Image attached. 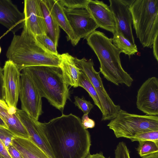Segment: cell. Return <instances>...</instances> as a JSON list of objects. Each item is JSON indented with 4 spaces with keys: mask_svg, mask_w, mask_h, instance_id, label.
Masks as SVG:
<instances>
[{
    "mask_svg": "<svg viewBox=\"0 0 158 158\" xmlns=\"http://www.w3.org/2000/svg\"><path fill=\"white\" fill-rule=\"evenodd\" d=\"M3 70L0 66V99L4 100V92L3 87Z\"/></svg>",
    "mask_w": 158,
    "mask_h": 158,
    "instance_id": "d6a6232c",
    "label": "cell"
},
{
    "mask_svg": "<svg viewBox=\"0 0 158 158\" xmlns=\"http://www.w3.org/2000/svg\"><path fill=\"white\" fill-rule=\"evenodd\" d=\"M136 149L141 157L158 152V143L151 141H139Z\"/></svg>",
    "mask_w": 158,
    "mask_h": 158,
    "instance_id": "cb8c5ba5",
    "label": "cell"
},
{
    "mask_svg": "<svg viewBox=\"0 0 158 158\" xmlns=\"http://www.w3.org/2000/svg\"><path fill=\"white\" fill-rule=\"evenodd\" d=\"M24 17L17 6L10 0H0V24L14 34L23 28Z\"/></svg>",
    "mask_w": 158,
    "mask_h": 158,
    "instance_id": "2e32d148",
    "label": "cell"
},
{
    "mask_svg": "<svg viewBox=\"0 0 158 158\" xmlns=\"http://www.w3.org/2000/svg\"><path fill=\"white\" fill-rule=\"evenodd\" d=\"M109 7L113 15L116 29L135 44L132 29V18L130 7L134 0H110Z\"/></svg>",
    "mask_w": 158,
    "mask_h": 158,
    "instance_id": "8fae6325",
    "label": "cell"
},
{
    "mask_svg": "<svg viewBox=\"0 0 158 158\" xmlns=\"http://www.w3.org/2000/svg\"><path fill=\"white\" fill-rule=\"evenodd\" d=\"M7 112L9 114L10 109L5 101L0 99V112Z\"/></svg>",
    "mask_w": 158,
    "mask_h": 158,
    "instance_id": "d590c367",
    "label": "cell"
},
{
    "mask_svg": "<svg viewBox=\"0 0 158 158\" xmlns=\"http://www.w3.org/2000/svg\"><path fill=\"white\" fill-rule=\"evenodd\" d=\"M12 145L24 158H50L29 139L16 137L13 140Z\"/></svg>",
    "mask_w": 158,
    "mask_h": 158,
    "instance_id": "d6986e66",
    "label": "cell"
},
{
    "mask_svg": "<svg viewBox=\"0 0 158 158\" xmlns=\"http://www.w3.org/2000/svg\"><path fill=\"white\" fill-rule=\"evenodd\" d=\"M16 114L26 128L29 139L41 148L50 158H55L50 145L40 125V122L26 112L17 108Z\"/></svg>",
    "mask_w": 158,
    "mask_h": 158,
    "instance_id": "4fadbf2b",
    "label": "cell"
},
{
    "mask_svg": "<svg viewBox=\"0 0 158 158\" xmlns=\"http://www.w3.org/2000/svg\"><path fill=\"white\" fill-rule=\"evenodd\" d=\"M85 158H110L105 157L103 154L102 152H100L99 153H96L95 154H90L88 155Z\"/></svg>",
    "mask_w": 158,
    "mask_h": 158,
    "instance_id": "8d00e7d4",
    "label": "cell"
},
{
    "mask_svg": "<svg viewBox=\"0 0 158 158\" xmlns=\"http://www.w3.org/2000/svg\"><path fill=\"white\" fill-rule=\"evenodd\" d=\"M130 139L132 142L151 141L158 143V131L141 133L131 137Z\"/></svg>",
    "mask_w": 158,
    "mask_h": 158,
    "instance_id": "484cf974",
    "label": "cell"
},
{
    "mask_svg": "<svg viewBox=\"0 0 158 158\" xmlns=\"http://www.w3.org/2000/svg\"><path fill=\"white\" fill-rule=\"evenodd\" d=\"M35 36L38 42L46 51L54 55H59L57 50V47L46 34H41Z\"/></svg>",
    "mask_w": 158,
    "mask_h": 158,
    "instance_id": "d4e9b609",
    "label": "cell"
},
{
    "mask_svg": "<svg viewBox=\"0 0 158 158\" xmlns=\"http://www.w3.org/2000/svg\"><path fill=\"white\" fill-rule=\"evenodd\" d=\"M60 55L51 54L37 40L35 35L24 26L20 35L14 34L6 56L20 72L30 66H50L59 67Z\"/></svg>",
    "mask_w": 158,
    "mask_h": 158,
    "instance_id": "7a4b0ae2",
    "label": "cell"
},
{
    "mask_svg": "<svg viewBox=\"0 0 158 158\" xmlns=\"http://www.w3.org/2000/svg\"><path fill=\"white\" fill-rule=\"evenodd\" d=\"M113 34L112 43L121 53H124L130 58L138 52L135 44H132L118 30L116 29Z\"/></svg>",
    "mask_w": 158,
    "mask_h": 158,
    "instance_id": "7402d4cb",
    "label": "cell"
},
{
    "mask_svg": "<svg viewBox=\"0 0 158 158\" xmlns=\"http://www.w3.org/2000/svg\"><path fill=\"white\" fill-rule=\"evenodd\" d=\"M107 126L117 138L130 139L141 133L158 131V116L131 114L121 109Z\"/></svg>",
    "mask_w": 158,
    "mask_h": 158,
    "instance_id": "8992f818",
    "label": "cell"
},
{
    "mask_svg": "<svg viewBox=\"0 0 158 158\" xmlns=\"http://www.w3.org/2000/svg\"><path fill=\"white\" fill-rule=\"evenodd\" d=\"M74 99V104L82 110L84 114H88L94 107V105L90 102L86 100L84 97L81 98L76 96Z\"/></svg>",
    "mask_w": 158,
    "mask_h": 158,
    "instance_id": "83f0119b",
    "label": "cell"
},
{
    "mask_svg": "<svg viewBox=\"0 0 158 158\" xmlns=\"http://www.w3.org/2000/svg\"><path fill=\"white\" fill-rule=\"evenodd\" d=\"M1 51H2V49H1V48L0 46V54L1 53Z\"/></svg>",
    "mask_w": 158,
    "mask_h": 158,
    "instance_id": "ab89813d",
    "label": "cell"
},
{
    "mask_svg": "<svg viewBox=\"0 0 158 158\" xmlns=\"http://www.w3.org/2000/svg\"><path fill=\"white\" fill-rule=\"evenodd\" d=\"M74 61L77 67L90 81L98 94L103 110L101 120H112L121 109L120 106L115 104L107 94L100 77V72L94 69L92 60L74 57Z\"/></svg>",
    "mask_w": 158,
    "mask_h": 158,
    "instance_id": "52a82bcc",
    "label": "cell"
},
{
    "mask_svg": "<svg viewBox=\"0 0 158 158\" xmlns=\"http://www.w3.org/2000/svg\"><path fill=\"white\" fill-rule=\"evenodd\" d=\"M88 114H84L81 120V124L83 127L85 129L93 128L95 127V121L89 118Z\"/></svg>",
    "mask_w": 158,
    "mask_h": 158,
    "instance_id": "4dcf8cb0",
    "label": "cell"
},
{
    "mask_svg": "<svg viewBox=\"0 0 158 158\" xmlns=\"http://www.w3.org/2000/svg\"><path fill=\"white\" fill-rule=\"evenodd\" d=\"M16 137L8 129L0 127V139L7 149L12 144L13 140Z\"/></svg>",
    "mask_w": 158,
    "mask_h": 158,
    "instance_id": "f1b7e54d",
    "label": "cell"
},
{
    "mask_svg": "<svg viewBox=\"0 0 158 158\" xmlns=\"http://www.w3.org/2000/svg\"><path fill=\"white\" fill-rule=\"evenodd\" d=\"M158 35H157L156 36L152 46L153 48V55L157 61H158Z\"/></svg>",
    "mask_w": 158,
    "mask_h": 158,
    "instance_id": "e575fe53",
    "label": "cell"
},
{
    "mask_svg": "<svg viewBox=\"0 0 158 158\" xmlns=\"http://www.w3.org/2000/svg\"><path fill=\"white\" fill-rule=\"evenodd\" d=\"M63 7L70 9H86L88 0H58Z\"/></svg>",
    "mask_w": 158,
    "mask_h": 158,
    "instance_id": "4316f807",
    "label": "cell"
},
{
    "mask_svg": "<svg viewBox=\"0 0 158 158\" xmlns=\"http://www.w3.org/2000/svg\"><path fill=\"white\" fill-rule=\"evenodd\" d=\"M99 27L113 33L116 29V23L109 6L103 1L88 0L86 8Z\"/></svg>",
    "mask_w": 158,
    "mask_h": 158,
    "instance_id": "9a60e30c",
    "label": "cell"
},
{
    "mask_svg": "<svg viewBox=\"0 0 158 158\" xmlns=\"http://www.w3.org/2000/svg\"><path fill=\"white\" fill-rule=\"evenodd\" d=\"M49 11L57 24L67 35V39L73 46L78 43L65 14L63 7L58 0H45Z\"/></svg>",
    "mask_w": 158,
    "mask_h": 158,
    "instance_id": "ac0fdd59",
    "label": "cell"
},
{
    "mask_svg": "<svg viewBox=\"0 0 158 158\" xmlns=\"http://www.w3.org/2000/svg\"><path fill=\"white\" fill-rule=\"evenodd\" d=\"M7 149L12 158H24L19 151L12 144L10 145Z\"/></svg>",
    "mask_w": 158,
    "mask_h": 158,
    "instance_id": "1f68e13d",
    "label": "cell"
},
{
    "mask_svg": "<svg viewBox=\"0 0 158 158\" xmlns=\"http://www.w3.org/2000/svg\"><path fill=\"white\" fill-rule=\"evenodd\" d=\"M0 158H12L3 142L0 139Z\"/></svg>",
    "mask_w": 158,
    "mask_h": 158,
    "instance_id": "836d02e7",
    "label": "cell"
},
{
    "mask_svg": "<svg viewBox=\"0 0 158 158\" xmlns=\"http://www.w3.org/2000/svg\"><path fill=\"white\" fill-rule=\"evenodd\" d=\"M4 100L10 109H16L19 97L20 72L11 61H6L3 66Z\"/></svg>",
    "mask_w": 158,
    "mask_h": 158,
    "instance_id": "7c38bea8",
    "label": "cell"
},
{
    "mask_svg": "<svg viewBox=\"0 0 158 158\" xmlns=\"http://www.w3.org/2000/svg\"><path fill=\"white\" fill-rule=\"evenodd\" d=\"M23 69L32 78L41 97L45 98L51 105L62 112L69 94L60 68L37 66Z\"/></svg>",
    "mask_w": 158,
    "mask_h": 158,
    "instance_id": "277c9868",
    "label": "cell"
},
{
    "mask_svg": "<svg viewBox=\"0 0 158 158\" xmlns=\"http://www.w3.org/2000/svg\"><path fill=\"white\" fill-rule=\"evenodd\" d=\"M141 158H158V152L141 157Z\"/></svg>",
    "mask_w": 158,
    "mask_h": 158,
    "instance_id": "74e56055",
    "label": "cell"
},
{
    "mask_svg": "<svg viewBox=\"0 0 158 158\" xmlns=\"http://www.w3.org/2000/svg\"><path fill=\"white\" fill-rule=\"evenodd\" d=\"M45 27L46 35L57 46L59 38V26L51 13L46 2L45 0H40Z\"/></svg>",
    "mask_w": 158,
    "mask_h": 158,
    "instance_id": "ffe728a7",
    "label": "cell"
},
{
    "mask_svg": "<svg viewBox=\"0 0 158 158\" xmlns=\"http://www.w3.org/2000/svg\"><path fill=\"white\" fill-rule=\"evenodd\" d=\"M79 86L83 88L87 91L95 105L98 108L102 114L103 110L98 94L90 81L82 72L79 77Z\"/></svg>",
    "mask_w": 158,
    "mask_h": 158,
    "instance_id": "603a6c76",
    "label": "cell"
},
{
    "mask_svg": "<svg viewBox=\"0 0 158 158\" xmlns=\"http://www.w3.org/2000/svg\"><path fill=\"white\" fill-rule=\"evenodd\" d=\"M114 158H131L130 152L126 143L119 142L114 150Z\"/></svg>",
    "mask_w": 158,
    "mask_h": 158,
    "instance_id": "f546056e",
    "label": "cell"
},
{
    "mask_svg": "<svg viewBox=\"0 0 158 158\" xmlns=\"http://www.w3.org/2000/svg\"><path fill=\"white\" fill-rule=\"evenodd\" d=\"M0 127L8 129V127L2 118L0 116Z\"/></svg>",
    "mask_w": 158,
    "mask_h": 158,
    "instance_id": "f35d334b",
    "label": "cell"
},
{
    "mask_svg": "<svg viewBox=\"0 0 158 158\" xmlns=\"http://www.w3.org/2000/svg\"><path fill=\"white\" fill-rule=\"evenodd\" d=\"M19 97L21 110L38 120L43 113L42 97L32 78L24 69L21 73Z\"/></svg>",
    "mask_w": 158,
    "mask_h": 158,
    "instance_id": "ba28073f",
    "label": "cell"
},
{
    "mask_svg": "<svg viewBox=\"0 0 158 158\" xmlns=\"http://www.w3.org/2000/svg\"><path fill=\"white\" fill-rule=\"evenodd\" d=\"M137 108L146 114L158 116V79L149 77L141 85L137 91Z\"/></svg>",
    "mask_w": 158,
    "mask_h": 158,
    "instance_id": "30bf717a",
    "label": "cell"
},
{
    "mask_svg": "<svg viewBox=\"0 0 158 158\" xmlns=\"http://www.w3.org/2000/svg\"><path fill=\"white\" fill-rule=\"evenodd\" d=\"M0 116L6 124L8 129L16 136L29 139L26 128L15 113L10 114L3 112H0Z\"/></svg>",
    "mask_w": 158,
    "mask_h": 158,
    "instance_id": "44dd1931",
    "label": "cell"
},
{
    "mask_svg": "<svg viewBox=\"0 0 158 158\" xmlns=\"http://www.w3.org/2000/svg\"><path fill=\"white\" fill-rule=\"evenodd\" d=\"M63 9L78 42L99 27L86 9Z\"/></svg>",
    "mask_w": 158,
    "mask_h": 158,
    "instance_id": "9c48e42d",
    "label": "cell"
},
{
    "mask_svg": "<svg viewBox=\"0 0 158 158\" xmlns=\"http://www.w3.org/2000/svg\"><path fill=\"white\" fill-rule=\"evenodd\" d=\"M24 26L35 35L46 34L44 18L40 0H25L23 12Z\"/></svg>",
    "mask_w": 158,
    "mask_h": 158,
    "instance_id": "5bb4252c",
    "label": "cell"
},
{
    "mask_svg": "<svg viewBox=\"0 0 158 158\" xmlns=\"http://www.w3.org/2000/svg\"><path fill=\"white\" fill-rule=\"evenodd\" d=\"M59 65L64 80L68 85L74 88L79 86V79L81 73L74 61V57L68 53L60 55Z\"/></svg>",
    "mask_w": 158,
    "mask_h": 158,
    "instance_id": "e0dca14e",
    "label": "cell"
},
{
    "mask_svg": "<svg viewBox=\"0 0 158 158\" xmlns=\"http://www.w3.org/2000/svg\"><path fill=\"white\" fill-rule=\"evenodd\" d=\"M130 10L137 37L143 47L152 48L158 35V0H134Z\"/></svg>",
    "mask_w": 158,
    "mask_h": 158,
    "instance_id": "5b68a950",
    "label": "cell"
},
{
    "mask_svg": "<svg viewBox=\"0 0 158 158\" xmlns=\"http://www.w3.org/2000/svg\"><path fill=\"white\" fill-rule=\"evenodd\" d=\"M40 125L55 158H85L89 154L90 135L79 117L62 114Z\"/></svg>",
    "mask_w": 158,
    "mask_h": 158,
    "instance_id": "6da1fadb",
    "label": "cell"
},
{
    "mask_svg": "<svg viewBox=\"0 0 158 158\" xmlns=\"http://www.w3.org/2000/svg\"><path fill=\"white\" fill-rule=\"evenodd\" d=\"M85 39L99 60L100 72L104 78L116 85L131 86L133 79L123 68L120 58L121 52L113 44L112 38L95 30Z\"/></svg>",
    "mask_w": 158,
    "mask_h": 158,
    "instance_id": "3957f363",
    "label": "cell"
}]
</instances>
